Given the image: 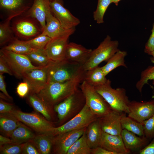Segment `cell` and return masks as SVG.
Wrapping results in <instances>:
<instances>
[{"instance_id":"6da1fadb","label":"cell","mask_w":154,"mask_h":154,"mask_svg":"<svg viewBox=\"0 0 154 154\" xmlns=\"http://www.w3.org/2000/svg\"><path fill=\"white\" fill-rule=\"evenodd\" d=\"M85 71L83 70L74 78L66 81L48 82L36 94L44 102L54 107L79 89L84 81Z\"/></svg>"},{"instance_id":"7a4b0ae2","label":"cell","mask_w":154,"mask_h":154,"mask_svg":"<svg viewBox=\"0 0 154 154\" xmlns=\"http://www.w3.org/2000/svg\"><path fill=\"white\" fill-rule=\"evenodd\" d=\"M111 82L110 80L108 79L104 84L94 87L112 110L120 113L128 114L130 101L126 95L125 90L121 88H113L111 86Z\"/></svg>"},{"instance_id":"3957f363","label":"cell","mask_w":154,"mask_h":154,"mask_svg":"<svg viewBox=\"0 0 154 154\" xmlns=\"http://www.w3.org/2000/svg\"><path fill=\"white\" fill-rule=\"evenodd\" d=\"M85 104V97L80 88L55 105L54 109L57 114L58 126L64 123L79 113Z\"/></svg>"},{"instance_id":"277c9868","label":"cell","mask_w":154,"mask_h":154,"mask_svg":"<svg viewBox=\"0 0 154 154\" xmlns=\"http://www.w3.org/2000/svg\"><path fill=\"white\" fill-rule=\"evenodd\" d=\"M83 70V65L66 59L57 61H52L48 72L47 83L69 80Z\"/></svg>"},{"instance_id":"5b68a950","label":"cell","mask_w":154,"mask_h":154,"mask_svg":"<svg viewBox=\"0 0 154 154\" xmlns=\"http://www.w3.org/2000/svg\"><path fill=\"white\" fill-rule=\"evenodd\" d=\"M119 42L116 40H113L107 35L98 46L92 50L90 56L86 62L83 66V68L86 71L98 66L102 62L106 61L119 50Z\"/></svg>"},{"instance_id":"8992f818","label":"cell","mask_w":154,"mask_h":154,"mask_svg":"<svg viewBox=\"0 0 154 154\" xmlns=\"http://www.w3.org/2000/svg\"><path fill=\"white\" fill-rule=\"evenodd\" d=\"M17 17H15L11 25L14 35L17 37L28 40L42 33V26L35 18L27 15Z\"/></svg>"},{"instance_id":"52a82bcc","label":"cell","mask_w":154,"mask_h":154,"mask_svg":"<svg viewBox=\"0 0 154 154\" xmlns=\"http://www.w3.org/2000/svg\"><path fill=\"white\" fill-rule=\"evenodd\" d=\"M98 118L85 104L77 114L63 124L54 127L47 134L54 136L66 132L82 129L87 127Z\"/></svg>"},{"instance_id":"ba28073f","label":"cell","mask_w":154,"mask_h":154,"mask_svg":"<svg viewBox=\"0 0 154 154\" xmlns=\"http://www.w3.org/2000/svg\"><path fill=\"white\" fill-rule=\"evenodd\" d=\"M80 88L85 98L86 104L98 118L110 112V106L94 87L84 81Z\"/></svg>"},{"instance_id":"9c48e42d","label":"cell","mask_w":154,"mask_h":154,"mask_svg":"<svg viewBox=\"0 0 154 154\" xmlns=\"http://www.w3.org/2000/svg\"><path fill=\"white\" fill-rule=\"evenodd\" d=\"M38 112H25L15 109L11 113L21 122L38 134H48L55 126L56 123L49 121Z\"/></svg>"},{"instance_id":"30bf717a","label":"cell","mask_w":154,"mask_h":154,"mask_svg":"<svg viewBox=\"0 0 154 154\" xmlns=\"http://www.w3.org/2000/svg\"><path fill=\"white\" fill-rule=\"evenodd\" d=\"M0 56L5 61L13 75L19 78H22L23 74L26 71L40 66L33 65L25 55L16 53L2 48L0 50Z\"/></svg>"},{"instance_id":"8fae6325","label":"cell","mask_w":154,"mask_h":154,"mask_svg":"<svg viewBox=\"0 0 154 154\" xmlns=\"http://www.w3.org/2000/svg\"><path fill=\"white\" fill-rule=\"evenodd\" d=\"M51 61L46 66L28 70L23 74L22 78L29 86V93L37 94L46 84Z\"/></svg>"},{"instance_id":"7c38bea8","label":"cell","mask_w":154,"mask_h":154,"mask_svg":"<svg viewBox=\"0 0 154 154\" xmlns=\"http://www.w3.org/2000/svg\"><path fill=\"white\" fill-rule=\"evenodd\" d=\"M86 128L66 132L53 136L52 153L55 154H67L70 147L84 133Z\"/></svg>"},{"instance_id":"4fadbf2b","label":"cell","mask_w":154,"mask_h":154,"mask_svg":"<svg viewBox=\"0 0 154 154\" xmlns=\"http://www.w3.org/2000/svg\"><path fill=\"white\" fill-rule=\"evenodd\" d=\"M75 31L52 39L44 48L50 60L54 61L66 59V54L70 36Z\"/></svg>"},{"instance_id":"5bb4252c","label":"cell","mask_w":154,"mask_h":154,"mask_svg":"<svg viewBox=\"0 0 154 154\" xmlns=\"http://www.w3.org/2000/svg\"><path fill=\"white\" fill-rule=\"evenodd\" d=\"M128 116L143 124L154 114V99L148 101H130Z\"/></svg>"},{"instance_id":"9a60e30c","label":"cell","mask_w":154,"mask_h":154,"mask_svg":"<svg viewBox=\"0 0 154 154\" xmlns=\"http://www.w3.org/2000/svg\"><path fill=\"white\" fill-rule=\"evenodd\" d=\"M50 6L52 12L65 29L75 28L80 24L79 19L64 7L63 4L53 0L50 1Z\"/></svg>"},{"instance_id":"2e32d148","label":"cell","mask_w":154,"mask_h":154,"mask_svg":"<svg viewBox=\"0 0 154 154\" xmlns=\"http://www.w3.org/2000/svg\"><path fill=\"white\" fill-rule=\"evenodd\" d=\"M123 113L112 110L106 115L99 117V124L103 132L114 135H121L123 130L121 118Z\"/></svg>"},{"instance_id":"e0dca14e","label":"cell","mask_w":154,"mask_h":154,"mask_svg":"<svg viewBox=\"0 0 154 154\" xmlns=\"http://www.w3.org/2000/svg\"><path fill=\"white\" fill-rule=\"evenodd\" d=\"M99 146L116 154H128L127 150L124 144L121 135H114L103 132Z\"/></svg>"},{"instance_id":"ac0fdd59","label":"cell","mask_w":154,"mask_h":154,"mask_svg":"<svg viewBox=\"0 0 154 154\" xmlns=\"http://www.w3.org/2000/svg\"><path fill=\"white\" fill-rule=\"evenodd\" d=\"M34 0H0L1 8L10 14L13 19L26 12L32 5Z\"/></svg>"},{"instance_id":"d6986e66","label":"cell","mask_w":154,"mask_h":154,"mask_svg":"<svg viewBox=\"0 0 154 154\" xmlns=\"http://www.w3.org/2000/svg\"><path fill=\"white\" fill-rule=\"evenodd\" d=\"M92 50L73 42L69 43L66 59L83 65L89 58Z\"/></svg>"},{"instance_id":"ffe728a7","label":"cell","mask_w":154,"mask_h":154,"mask_svg":"<svg viewBox=\"0 0 154 154\" xmlns=\"http://www.w3.org/2000/svg\"><path fill=\"white\" fill-rule=\"evenodd\" d=\"M27 97L29 103L37 112L41 114L47 120L55 122L56 112L54 107L44 102L36 94L29 93Z\"/></svg>"},{"instance_id":"44dd1931","label":"cell","mask_w":154,"mask_h":154,"mask_svg":"<svg viewBox=\"0 0 154 154\" xmlns=\"http://www.w3.org/2000/svg\"><path fill=\"white\" fill-rule=\"evenodd\" d=\"M51 9L49 0H34L26 15L36 19L42 26L43 31L46 26L47 12Z\"/></svg>"},{"instance_id":"7402d4cb","label":"cell","mask_w":154,"mask_h":154,"mask_svg":"<svg viewBox=\"0 0 154 154\" xmlns=\"http://www.w3.org/2000/svg\"><path fill=\"white\" fill-rule=\"evenodd\" d=\"M46 26L42 33L53 39L73 31L75 28L67 30L64 28L53 15L51 9L48 11L46 19Z\"/></svg>"},{"instance_id":"603a6c76","label":"cell","mask_w":154,"mask_h":154,"mask_svg":"<svg viewBox=\"0 0 154 154\" xmlns=\"http://www.w3.org/2000/svg\"><path fill=\"white\" fill-rule=\"evenodd\" d=\"M135 133L123 129L121 135L126 148L130 151L141 149L149 142V139L145 136L138 137Z\"/></svg>"},{"instance_id":"cb8c5ba5","label":"cell","mask_w":154,"mask_h":154,"mask_svg":"<svg viewBox=\"0 0 154 154\" xmlns=\"http://www.w3.org/2000/svg\"><path fill=\"white\" fill-rule=\"evenodd\" d=\"M103 132L98 119L91 123L86 127L85 135L91 149L99 146Z\"/></svg>"},{"instance_id":"d4e9b609","label":"cell","mask_w":154,"mask_h":154,"mask_svg":"<svg viewBox=\"0 0 154 154\" xmlns=\"http://www.w3.org/2000/svg\"><path fill=\"white\" fill-rule=\"evenodd\" d=\"M20 122L12 113L0 114L1 133L5 136L10 137L12 133L18 127Z\"/></svg>"},{"instance_id":"484cf974","label":"cell","mask_w":154,"mask_h":154,"mask_svg":"<svg viewBox=\"0 0 154 154\" xmlns=\"http://www.w3.org/2000/svg\"><path fill=\"white\" fill-rule=\"evenodd\" d=\"M31 129L21 122L19 125L12 133L10 138L14 143L17 144H21L30 141L36 135Z\"/></svg>"},{"instance_id":"4316f807","label":"cell","mask_w":154,"mask_h":154,"mask_svg":"<svg viewBox=\"0 0 154 154\" xmlns=\"http://www.w3.org/2000/svg\"><path fill=\"white\" fill-rule=\"evenodd\" d=\"M106 76L102 67L98 66L85 71L84 81L94 87L105 83L108 80Z\"/></svg>"},{"instance_id":"83f0119b","label":"cell","mask_w":154,"mask_h":154,"mask_svg":"<svg viewBox=\"0 0 154 154\" xmlns=\"http://www.w3.org/2000/svg\"><path fill=\"white\" fill-rule=\"evenodd\" d=\"M53 136L47 134H38L30 141L36 147L40 154L51 152Z\"/></svg>"},{"instance_id":"f1b7e54d","label":"cell","mask_w":154,"mask_h":154,"mask_svg":"<svg viewBox=\"0 0 154 154\" xmlns=\"http://www.w3.org/2000/svg\"><path fill=\"white\" fill-rule=\"evenodd\" d=\"M127 55L125 51L119 50L111 57L107 61L105 65L102 67L106 76L117 67L122 66L127 68L124 58Z\"/></svg>"},{"instance_id":"f546056e","label":"cell","mask_w":154,"mask_h":154,"mask_svg":"<svg viewBox=\"0 0 154 154\" xmlns=\"http://www.w3.org/2000/svg\"><path fill=\"white\" fill-rule=\"evenodd\" d=\"M122 129H125L140 137L144 136L143 125L123 113L121 120Z\"/></svg>"},{"instance_id":"4dcf8cb0","label":"cell","mask_w":154,"mask_h":154,"mask_svg":"<svg viewBox=\"0 0 154 154\" xmlns=\"http://www.w3.org/2000/svg\"><path fill=\"white\" fill-rule=\"evenodd\" d=\"M5 50L20 54L26 55L35 49L28 45L25 40L14 37L9 43L2 48Z\"/></svg>"},{"instance_id":"1f68e13d","label":"cell","mask_w":154,"mask_h":154,"mask_svg":"<svg viewBox=\"0 0 154 154\" xmlns=\"http://www.w3.org/2000/svg\"><path fill=\"white\" fill-rule=\"evenodd\" d=\"M91 149L86 139L85 132L70 147L67 154H91Z\"/></svg>"},{"instance_id":"d6a6232c","label":"cell","mask_w":154,"mask_h":154,"mask_svg":"<svg viewBox=\"0 0 154 154\" xmlns=\"http://www.w3.org/2000/svg\"><path fill=\"white\" fill-rule=\"evenodd\" d=\"M11 18L8 17L0 24V45L2 46L10 42L14 38L10 25Z\"/></svg>"},{"instance_id":"836d02e7","label":"cell","mask_w":154,"mask_h":154,"mask_svg":"<svg viewBox=\"0 0 154 154\" xmlns=\"http://www.w3.org/2000/svg\"><path fill=\"white\" fill-rule=\"evenodd\" d=\"M25 55L31 62L39 66H46L51 61L46 55L44 49H35Z\"/></svg>"},{"instance_id":"e575fe53","label":"cell","mask_w":154,"mask_h":154,"mask_svg":"<svg viewBox=\"0 0 154 154\" xmlns=\"http://www.w3.org/2000/svg\"><path fill=\"white\" fill-rule=\"evenodd\" d=\"M149 80H153V84L154 85V65L149 66L143 70L141 73L139 80L136 84V87L141 93L144 85L148 84Z\"/></svg>"},{"instance_id":"d590c367","label":"cell","mask_w":154,"mask_h":154,"mask_svg":"<svg viewBox=\"0 0 154 154\" xmlns=\"http://www.w3.org/2000/svg\"><path fill=\"white\" fill-rule=\"evenodd\" d=\"M111 3L112 0H98L97 7L93 15L94 19L97 23L100 24L104 23V15Z\"/></svg>"},{"instance_id":"8d00e7d4","label":"cell","mask_w":154,"mask_h":154,"mask_svg":"<svg viewBox=\"0 0 154 154\" xmlns=\"http://www.w3.org/2000/svg\"><path fill=\"white\" fill-rule=\"evenodd\" d=\"M51 39L49 37L42 33L34 38L25 41L28 45L33 49H44Z\"/></svg>"},{"instance_id":"74e56055","label":"cell","mask_w":154,"mask_h":154,"mask_svg":"<svg viewBox=\"0 0 154 154\" xmlns=\"http://www.w3.org/2000/svg\"><path fill=\"white\" fill-rule=\"evenodd\" d=\"M23 145V143H11L0 146V154H21Z\"/></svg>"},{"instance_id":"f35d334b","label":"cell","mask_w":154,"mask_h":154,"mask_svg":"<svg viewBox=\"0 0 154 154\" xmlns=\"http://www.w3.org/2000/svg\"><path fill=\"white\" fill-rule=\"evenodd\" d=\"M144 135L149 139L154 138V114L143 123Z\"/></svg>"},{"instance_id":"ab89813d","label":"cell","mask_w":154,"mask_h":154,"mask_svg":"<svg viewBox=\"0 0 154 154\" xmlns=\"http://www.w3.org/2000/svg\"><path fill=\"white\" fill-rule=\"evenodd\" d=\"M29 92V86L27 82L24 81L18 84L16 88V92L20 97L23 98L27 96Z\"/></svg>"},{"instance_id":"60d3db41","label":"cell","mask_w":154,"mask_h":154,"mask_svg":"<svg viewBox=\"0 0 154 154\" xmlns=\"http://www.w3.org/2000/svg\"><path fill=\"white\" fill-rule=\"evenodd\" d=\"M21 154H40L36 146L30 141L23 143Z\"/></svg>"},{"instance_id":"b9f144b4","label":"cell","mask_w":154,"mask_h":154,"mask_svg":"<svg viewBox=\"0 0 154 154\" xmlns=\"http://www.w3.org/2000/svg\"><path fill=\"white\" fill-rule=\"evenodd\" d=\"M151 31V34L145 44L144 49L145 52L150 55L154 50V23Z\"/></svg>"},{"instance_id":"7bdbcfd3","label":"cell","mask_w":154,"mask_h":154,"mask_svg":"<svg viewBox=\"0 0 154 154\" xmlns=\"http://www.w3.org/2000/svg\"><path fill=\"white\" fill-rule=\"evenodd\" d=\"M15 109L13 104L6 102L3 101L2 99H0V114L11 113Z\"/></svg>"},{"instance_id":"ee69618b","label":"cell","mask_w":154,"mask_h":154,"mask_svg":"<svg viewBox=\"0 0 154 154\" xmlns=\"http://www.w3.org/2000/svg\"><path fill=\"white\" fill-rule=\"evenodd\" d=\"M151 142L141 149L139 154H154V138Z\"/></svg>"},{"instance_id":"f6af8a7d","label":"cell","mask_w":154,"mask_h":154,"mask_svg":"<svg viewBox=\"0 0 154 154\" xmlns=\"http://www.w3.org/2000/svg\"><path fill=\"white\" fill-rule=\"evenodd\" d=\"M6 73L10 75H13V74L9 68L7 64L1 56H0V73Z\"/></svg>"},{"instance_id":"bcb514c9","label":"cell","mask_w":154,"mask_h":154,"mask_svg":"<svg viewBox=\"0 0 154 154\" xmlns=\"http://www.w3.org/2000/svg\"><path fill=\"white\" fill-rule=\"evenodd\" d=\"M91 154H116L100 146L91 149Z\"/></svg>"},{"instance_id":"7dc6e473","label":"cell","mask_w":154,"mask_h":154,"mask_svg":"<svg viewBox=\"0 0 154 154\" xmlns=\"http://www.w3.org/2000/svg\"><path fill=\"white\" fill-rule=\"evenodd\" d=\"M3 73H0V90L2 93L11 100L13 98L8 93L6 88V84L4 80V76Z\"/></svg>"},{"instance_id":"c3c4849f","label":"cell","mask_w":154,"mask_h":154,"mask_svg":"<svg viewBox=\"0 0 154 154\" xmlns=\"http://www.w3.org/2000/svg\"><path fill=\"white\" fill-rule=\"evenodd\" d=\"M14 143L11 139L5 137L1 134L0 135V146L9 144Z\"/></svg>"},{"instance_id":"681fc988","label":"cell","mask_w":154,"mask_h":154,"mask_svg":"<svg viewBox=\"0 0 154 154\" xmlns=\"http://www.w3.org/2000/svg\"><path fill=\"white\" fill-rule=\"evenodd\" d=\"M0 96L1 98L3 99L7 100V101H10L11 100L7 96L3 93L0 92Z\"/></svg>"},{"instance_id":"f907efd6","label":"cell","mask_w":154,"mask_h":154,"mask_svg":"<svg viewBox=\"0 0 154 154\" xmlns=\"http://www.w3.org/2000/svg\"><path fill=\"white\" fill-rule=\"evenodd\" d=\"M151 56H152L150 58V60L151 62L154 64V50L152 52Z\"/></svg>"},{"instance_id":"816d5d0a","label":"cell","mask_w":154,"mask_h":154,"mask_svg":"<svg viewBox=\"0 0 154 154\" xmlns=\"http://www.w3.org/2000/svg\"><path fill=\"white\" fill-rule=\"evenodd\" d=\"M121 0H112V3H114L116 6H117L119 2Z\"/></svg>"},{"instance_id":"f5cc1de1","label":"cell","mask_w":154,"mask_h":154,"mask_svg":"<svg viewBox=\"0 0 154 154\" xmlns=\"http://www.w3.org/2000/svg\"><path fill=\"white\" fill-rule=\"evenodd\" d=\"M53 0H55L63 4V1L62 0H49L50 1H52Z\"/></svg>"}]
</instances>
